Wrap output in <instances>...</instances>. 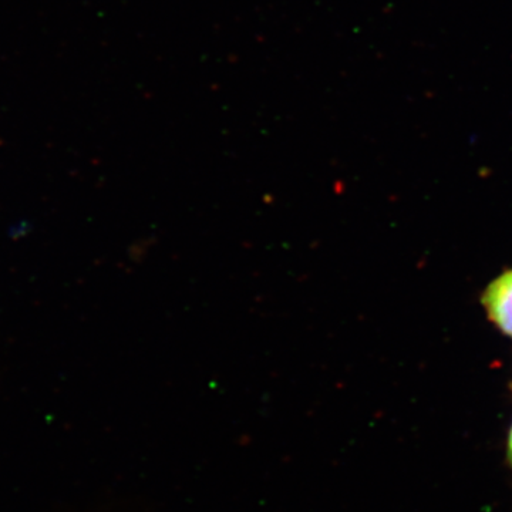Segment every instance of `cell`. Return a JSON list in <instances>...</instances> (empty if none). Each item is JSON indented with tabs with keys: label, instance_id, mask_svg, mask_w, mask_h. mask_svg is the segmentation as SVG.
Listing matches in <instances>:
<instances>
[{
	"label": "cell",
	"instance_id": "6da1fadb",
	"mask_svg": "<svg viewBox=\"0 0 512 512\" xmlns=\"http://www.w3.org/2000/svg\"><path fill=\"white\" fill-rule=\"evenodd\" d=\"M483 305L488 318L512 338V271L498 276L488 285L483 295Z\"/></svg>",
	"mask_w": 512,
	"mask_h": 512
},
{
	"label": "cell",
	"instance_id": "7a4b0ae2",
	"mask_svg": "<svg viewBox=\"0 0 512 512\" xmlns=\"http://www.w3.org/2000/svg\"><path fill=\"white\" fill-rule=\"evenodd\" d=\"M508 457H510V461L512 464V427L510 431V437H508Z\"/></svg>",
	"mask_w": 512,
	"mask_h": 512
}]
</instances>
